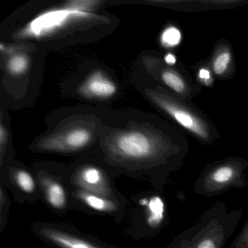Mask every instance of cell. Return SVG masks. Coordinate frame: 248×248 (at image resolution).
Returning <instances> with one entry per match:
<instances>
[{"instance_id": "4fadbf2b", "label": "cell", "mask_w": 248, "mask_h": 248, "mask_svg": "<svg viewBox=\"0 0 248 248\" xmlns=\"http://www.w3.org/2000/svg\"><path fill=\"white\" fill-rule=\"evenodd\" d=\"M207 62L215 78L226 81L234 75L233 50L226 40H220L216 43Z\"/></svg>"}, {"instance_id": "7a4b0ae2", "label": "cell", "mask_w": 248, "mask_h": 248, "mask_svg": "<svg viewBox=\"0 0 248 248\" xmlns=\"http://www.w3.org/2000/svg\"><path fill=\"white\" fill-rule=\"evenodd\" d=\"M94 12L78 9L68 1L63 6L39 14L19 30H14L11 37L22 43H53L67 40L70 36L74 39L76 34L80 36L82 31L88 30V27L111 24L109 18Z\"/></svg>"}, {"instance_id": "5bb4252c", "label": "cell", "mask_w": 248, "mask_h": 248, "mask_svg": "<svg viewBox=\"0 0 248 248\" xmlns=\"http://www.w3.org/2000/svg\"><path fill=\"white\" fill-rule=\"evenodd\" d=\"M139 203L144 207L146 227L154 233L159 232L166 223V206L163 199L158 194H155L143 197Z\"/></svg>"}, {"instance_id": "3957f363", "label": "cell", "mask_w": 248, "mask_h": 248, "mask_svg": "<svg viewBox=\"0 0 248 248\" xmlns=\"http://www.w3.org/2000/svg\"><path fill=\"white\" fill-rule=\"evenodd\" d=\"M137 86L146 100L185 133L204 146L220 138L217 127L191 101L171 92L143 73Z\"/></svg>"}, {"instance_id": "ac0fdd59", "label": "cell", "mask_w": 248, "mask_h": 248, "mask_svg": "<svg viewBox=\"0 0 248 248\" xmlns=\"http://www.w3.org/2000/svg\"><path fill=\"white\" fill-rule=\"evenodd\" d=\"M191 68L194 69L197 84L200 83L202 86L205 87L213 86L215 78L210 70L207 60L201 61L200 63L191 66Z\"/></svg>"}, {"instance_id": "ba28073f", "label": "cell", "mask_w": 248, "mask_h": 248, "mask_svg": "<svg viewBox=\"0 0 248 248\" xmlns=\"http://www.w3.org/2000/svg\"><path fill=\"white\" fill-rule=\"evenodd\" d=\"M68 178L72 188L118 200L111 185V178L99 164L91 161L77 162L71 169Z\"/></svg>"}, {"instance_id": "ffe728a7", "label": "cell", "mask_w": 248, "mask_h": 248, "mask_svg": "<svg viewBox=\"0 0 248 248\" xmlns=\"http://www.w3.org/2000/svg\"><path fill=\"white\" fill-rule=\"evenodd\" d=\"M229 248H248V218Z\"/></svg>"}, {"instance_id": "7c38bea8", "label": "cell", "mask_w": 248, "mask_h": 248, "mask_svg": "<svg viewBox=\"0 0 248 248\" xmlns=\"http://www.w3.org/2000/svg\"><path fill=\"white\" fill-rule=\"evenodd\" d=\"M36 177L47 204L58 211H63L69 204V196L64 184L46 171H39Z\"/></svg>"}, {"instance_id": "d6986e66", "label": "cell", "mask_w": 248, "mask_h": 248, "mask_svg": "<svg viewBox=\"0 0 248 248\" xmlns=\"http://www.w3.org/2000/svg\"><path fill=\"white\" fill-rule=\"evenodd\" d=\"M180 33L174 27L166 29L161 35V43L165 47H173L180 40Z\"/></svg>"}, {"instance_id": "5b68a950", "label": "cell", "mask_w": 248, "mask_h": 248, "mask_svg": "<svg viewBox=\"0 0 248 248\" xmlns=\"http://www.w3.org/2000/svg\"><path fill=\"white\" fill-rule=\"evenodd\" d=\"M103 118L91 112L63 117L54 128L34 142L36 151L59 154L85 152L96 146Z\"/></svg>"}, {"instance_id": "7402d4cb", "label": "cell", "mask_w": 248, "mask_h": 248, "mask_svg": "<svg viewBox=\"0 0 248 248\" xmlns=\"http://www.w3.org/2000/svg\"><path fill=\"white\" fill-rule=\"evenodd\" d=\"M8 196H7L6 193H5V190H4L3 186L1 187V192H0V208H1V230H3L4 229V220L6 217L7 210H8Z\"/></svg>"}, {"instance_id": "277c9868", "label": "cell", "mask_w": 248, "mask_h": 248, "mask_svg": "<svg viewBox=\"0 0 248 248\" xmlns=\"http://www.w3.org/2000/svg\"><path fill=\"white\" fill-rule=\"evenodd\" d=\"M242 215L243 209L229 210L225 203L217 202L191 227L177 235L166 248H224Z\"/></svg>"}, {"instance_id": "2e32d148", "label": "cell", "mask_w": 248, "mask_h": 248, "mask_svg": "<svg viewBox=\"0 0 248 248\" xmlns=\"http://www.w3.org/2000/svg\"><path fill=\"white\" fill-rule=\"evenodd\" d=\"M156 4L161 6H167V8L172 9L179 10V11H206V10L218 9V8H230V7H236V5H242V3H247L244 1H233V0H195V1H153L151 3Z\"/></svg>"}, {"instance_id": "30bf717a", "label": "cell", "mask_w": 248, "mask_h": 248, "mask_svg": "<svg viewBox=\"0 0 248 248\" xmlns=\"http://www.w3.org/2000/svg\"><path fill=\"white\" fill-rule=\"evenodd\" d=\"M36 233L58 248H107L88 238L53 224H37Z\"/></svg>"}, {"instance_id": "6da1fadb", "label": "cell", "mask_w": 248, "mask_h": 248, "mask_svg": "<svg viewBox=\"0 0 248 248\" xmlns=\"http://www.w3.org/2000/svg\"><path fill=\"white\" fill-rule=\"evenodd\" d=\"M96 148L107 165L146 174L162 191L170 174L184 165L189 143L170 123L139 112L137 117H121L117 123L103 119Z\"/></svg>"}, {"instance_id": "e0dca14e", "label": "cell", "mask_w": 248, "mask_h": 248, "mask_svg": "<svg viewBox=\"0 0 248 248\" xmlns=\"http://www.w3.org/2000/svg\"><path fill=\"white\" fill-rule=\"evenodd\" d=\"M9 176L13 185L24 195H36L38 189L36 178L31 172L21 168H11Z\"/></svg>"}, {"instance_id": "8992f818", "label": "cell", "mask_w": 248, "mask_h": 248, "mask_svg": "<svg viewBox=\"0 0 248 248\" xmlns=\"http://www.w3.org/2000/svg\"><path fill=\"white\" fill-rule=\"evenodd\" d=\"M248 160L229 156L206 165L194 182V191L204 197L221 195L232 189H242L248 186L245 172Z\"/></svg>"}, {"instance_id": "9c48e42d", "label": "cell", "mask_w": 248, "mask_h": 248, "mask_svg": "<svg viewBox=\"0 0 248 248\" xmlns=\"http://www.w3.org/2000/svg\"><path fill=\"white\" fill-rule=\"evenodd\" d=\"M118 92L117 82L104 70L90 72L78 85L77 93L88 100L111 99Z\"/></svg>"}, {"instance_id": "9a60e30c", "label": "cell", "mask_w": 248, "mask_h": 248, "mask_svg": "<svg viewBox=\"0 0 248 248\" xmlns=\"http://www.w3.org/2000/svg\"><path fill=\"white\" fill-rule=\"evenodd\" d=\"M71 194L82 205L96 213L114 214L121 210V203L119 200L106 198L78 188H72Z\"/></svg>"}, {"instance_id": "44dd1931", "label": "cell", "mask_w": 248, "mask_h": 248, "mask_svg": "<svg viewBox=\"0 0 248 248\" xmlns=\"http://www.w3.org/2000/svg\"><path fill=\"white\" fill-rule=\"evenodd\" d=\"M9 141V133L6 124H4L3 122H1L0 126V152H1V165L3 163L5 155L6 154L7 147Z\"/></svg>"}, {"instance_id": "52a82bcc", "label": "cell", "mask_w": 248, "mask_h": 248, "mask_svg": "<svg viewBox=\"0 0 248 248\" xmlns=\"http://www.w3.org/2000/svg\"><path fill=\"white\" fill-rule=\"evenodd\" d=\"M140 62L143 73L184 99L191 101L201 92V86L182 65L168 63L158 52L145 53Z\"/></svg>"}, {"instance_id": "8fae6325", "label": "cell", "mask_w": 248, "mask_h": 248, "mask_svg": "<svg viewBox=\"0 0 248 248\" xmlns=\"http://www.w3.org/2000/svg\"><path fill=\"white\" fill-rule=\"evenodd\" d=\"M34 46L31 44L20 43L8 46L1 45L2 56H5V77L21 78L27 76L32 66V57Z\"/></svg>"}]
</instances>
